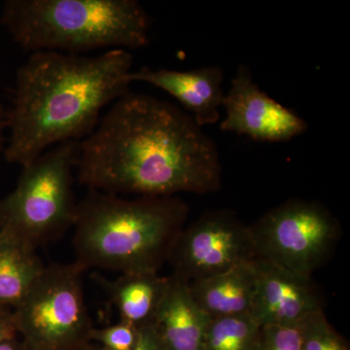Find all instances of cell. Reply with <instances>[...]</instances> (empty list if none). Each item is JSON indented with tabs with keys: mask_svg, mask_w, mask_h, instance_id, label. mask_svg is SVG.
Wrapping results in <instances>:
<instances>
[{
	"mask_svg": "<svg viewBox=\"0 0 350 350\" xmlns=\"http://www.w3.org/2000/svg\"><path fill=\"white\" fill-rule=\"evenodd\" d=\"M75 170L82 185L117 196L204 195L222 186L217 146L193 117L131 92L78 144Z\"/></svg>",
	"mask_w": 350,
	"mask_h": 350,
	"instance_id": "cell-1",
	"label": "cell"
},
{
	"mask_svg": "<svg viewBox=\"0 0 350 350\" xmlns=\"http://www.w3.org/2000/svg\"><path fill=\"white\" fill-rule=\"evenodd\" d=\"M133 56L109 50L96 57L31 53L16 73L7 162L29 165L52 147L77 142L98 124L103 108L130 92Z\"/></svg>",
	"mask_w": 350,
	"mask_h": 350,
	"instance_id": "cell-2",
	"label": "cell"
},
{
	"mask_svg": "<svg viewBox=\"0 0 350 350\" xmlns=\"http://www.w3.org/2000/svg\"><path fill=\"white\" fill-rule=\"evenodd\" d=\"M189 211L178 197L126 199L91 190L76 207V262L120 275L159 273Z\"/></svg>",
	"mask_w": 350,
	"mask_h": 350,
	"instance_id": "cell-3",
	"label": "cell"
},
{
	"mask_svg": "<svg viewBox=\"0 0 350 350\" xmlns=\"http://www.w3.org/2000/svg\"><path fill=\"white\" fill-rule=\"evenodd\" d=\"M0 25L31 53L131 51L150 42L151 19L137 0H6Z\"/></svg>",
	"mask_w": 350,
	"mask_h": 350,
	"instance_id": "cell-4",
	"label": "cell"
},
{
	"mask_svg": "<svg viewBox=\"0 0 350 350\" xmlns=\"http://www.w3.org/2000/svg\"><path fill=\"white\" fill-rule=\"evenodd\" d=\"M77 142L52 147L23 167L17 186L0 200V230L38 250L73 227Z\"/></svg>",
	"mask_w": 350,
	"mask_h": 350,
	"instance_id": "cell-5",
	"label": "cell"
},
{
	"mask_svg": "<svg viewBox=\"0 0 350 350\" xmlns=\"http://www.w3.org/2000/svg\"><path fill=\"white\" fill-rule=\"evenodd\" d=\"M80 262L45 267L13 310L16 330L29 350H87L94 328L85 301Z\"/></svg>",
	"mask_w": 350,
	"mask_h": 350,
	"instance_id": "cell-6",
	"label": "cell"
},
{
	"mask_svg": "<svg viewBox=\"0 0 350 350\" xmlns=\"http://www.w3.org/2000/svg\"><path fill=\"white\" fill-rule=\"evenodd\" d=\"M258 259L312 276L331 258L342 228L317 200L291 199L250 225Z\"/></svg>",
	"mask_w": 350,
	"mask_h": 350,
	"instance_id": "cell-7",
	"label": "cell"
},
{
	"mask_svg": "<svg viewBox=\"0 0 350 350\" xmlns=\"http://www.w3.org/2000/svg\"><path fill=\"white\" fill-rule=\"evenodd\" d=\"M256 259L250 225L229 209L207 211L185 226L172 246V276L190 283Z\"/></svg>",
	"mask_w": 350,
	"mask_h": 350,
	"instance_id": "cell-8",
	"label": "cell"
},
{
	"mask_svg": "<svg viewBox=\"0 0 350 350\" xmlns=\"http://www.w3.org/2000/svg\"><path fill=\"white\" fill-rule=\"evenodd\" d=\"M220 130L262 142H286L308 131L306 120L260 89L247 66L241 64L223 100Z\"/></svg>",
	"mask_w": 350,
	"mask_h": 350,
	"instance_id": "cell-9",
	"label": "cell"
},
{
	"mask_svg": "<svg viewBox=\"0 0 350 350\" xmlns=\"http://www.w3.org/2000/svg\"><path fill=\"white\" fill-rule=\"evenodd\" d=\"M256 291L250 314L261 326H298L310 313L323 310L312 276L255 259Z\"/></svg>",
	"mask_w": 350,
	"mask_h": 350,
	"instance_id": "cell-10",
	"label": "cell"
},
{
	"mask_svg": "<svg viewBox=\"0 0 350 350\" xmlns=\"http://www.w3.org/2000/svg\"><path fill=\"white\" fill-rule=\"evenodd\" d=\"M130 79L131 83H147L174 96L202 128L220 120L225 96L224 71L220 66H202L187 71L145 66L133 71Z\"/></svg>",
	"mask_w": 350,
	"mask_h": 350,
	"instance_id": "cell-11",
	"label": "cell"
},
{
	"mask_svg": "<svg viewBox=\"0 0 350 350\" xmlns=\"http://www.w3.org/2000/svg\"><path fill=\"white\" fill-rule=\"evenodd\" d=\"M211 317L195 303L187 282L170 276L153 323L169 350H204Z\"/></svg>",
	"mask_w": 350,
	"mask_h": 350,
	"instance_id": "cell-12",
	"label": "cell"
},
{
	"mask_svg": "<svg viewBox=\"0 0 350 350\" xmlns=\"http://www.w3.org/2000/svg\"><path fill=\"white\" fill-rule=\"evenodd\" d=\"M254 261L188 283L195 303L211 319L250 313L256 291Z\"/></svg>",
	"mask_w": 350,
	"mask_h": 350,
	"instance_id": "cell-13",
	"label": "cell"
},
{
	"mask_svg": "<svg viewBox=\"0 0 350 350\" xmlns=\"http://www.w3.org/2000/svg\"><path fill=\"white\" fill-rule=\"evenodd\" d=\"M93 278L107 292L120 320L137 327L153 322L170 284V276L159 273H123L111 280L96 273Z\"/></svg>",
	"mask_w": 350,
	"mask_h": 350,
	"instance_id": "cell-14",
	"label": "cell"
},
{
	"mask_svg": "<svg viewBox=\"0 0 350 350\" xmlns=\"http://www.w3.org/2000/svg\"><path fill=\"white\" fill-rule=\"evenodd\" d=\"M45 267L36 248L0 230V308L19 306Z\"/></svg>",
	"mask_w": 350,
	"mask_h": 350,
	"instance_id": "cell-15",
	"label": "cell"
},
{
	"mask_svg": "<svg viewBox=\"0 0 350 350\" xmlns=\"http://www.w3.org/2000/svg\"><path fill=\"white\" fill-rule=\"evenodd\" d=\"M261 325L250 313L211 319L204 350H255Z\"/></svg>",
	"mask_w": 350,
	"mask_h": 350,
	"instance_id": "cell-16",
	"label": "cell"
},
{
	"mask_svg": "<svg viewBox=\"0 0 350 350\" xmlns=\"http://www.w3.org/2000/svg\"><path fill=\"white\" fill-rule=\"evenodd\" d=\"M298 328L301 350H349L347 340L329 323L323 310L310 313Z\"/></svg>",
	"mask_w": 350,
	"mask_h": 350,
	"instance_id": "cell-17",
	"label": "cell"
},
{
	"mask_svg": "<svg viewBox=\"0 0 350 350\" xmlns=\"http://www.w3.org/2000/svg\"><path fill=\"white\" fill-rule=\"evenodd\" d=\"M139 327L128 322L120 321L105 328L92 329L91 342L100 344L103 350H133L137 347Z\"/></svg>",
	"mask_w": 350,
	"mask_h": 350,
	"instance_id": "cell-18",
	"label": "cell"
},
{
	"mask_svg": "<svg viewBox=\"0 0 350 350\" xmlns=\"http://www.w3.org/2000/svg\"><path fill=\"white\" fill-rule=\"evenodd\" d=\"M255 350H301L298 326H261Z\"/></svg>",
	"mask_w": 350,
	"mask_h": 350,
	"instance_id": "cell-19",
	"label": "cell"
},
{
	"mask_svg": "<svg viewBox=\"0 0 350 350\" xmlns=\"http://www.w3.org/2000/svg\"><path fill=\"white\" fill-rule=\"evenodd\" d=\"M91 350H103L100 347H90ZM133 350H169L153 322L139 327L137 347Z\"/></svg>",
	"mask_w": 350,
	"mask_h": 350,
	"instance_id": "cell-20",
	"label": "cell"
},
{
	"mask_svg": "<svg viewBox=\"0 0 350 350\" xmlns=\"http://www.w3.org/2000/svg\"><path fill=\"white\" fill-rule=\"evenodd\" d=\"M18 336L13 310L0 308V344Z\"/></svg>",
	"mask_w": 350,
	"mask_h": 350,
	"instance_id": "cell-21",
	"label": "cell"
},
{
	"mask_svg": "<svg viewBox=\"0 0 350 350\" xmlns=\"http://www.w3.org/2000/svg\"><path fill=\"white\" fill-rule=\"evenodd\" d=\"M0 350H29L19 336H16L0 344Z\"/></svg>",
	"mask_w": 350,
	"mask_h": 350,
	"instance_id": "cell-22",
	"label": "cell"
},
{
	"mask_svg": "<svg viewBox=\"0 0 350 350\" xmlns=\"http://www.w3.org/2000/svg\"><path fill=\"white\" fill-rule=\"evenodd\" d=\"M6 128V113L4 112L1 103H0V158L3 150V131Z\"/></svg>",
	"mask_w": 350,
	"mask_h": 350,
	"instance_id": "cell-23",
	"label": "cell"
},
{
	"mask_svg": "<svg viewBox=\"0 0 350 350\" xmlns=\"http://www.w3.org/2000/svg\"><path fill=\"white\" fill-rule=\"evenodd\" d=\"M90 347H91V345H90ZM87 350H91V349H90V347H89V349H88Z\"/></svg>",
	"mask_w": 350,
	"mask_h": 350,
	"instance_id": "cell-24",
	"label": "cell"
}]
</instances>
